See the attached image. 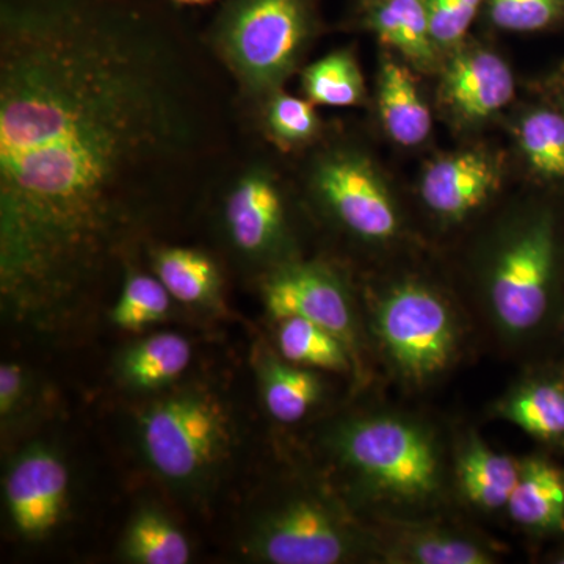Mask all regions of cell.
<instances>
[{
  "label": "cell",
  "instance_id": "obj_14",
  "mask_svg": "<svg viewBox=\"0 0 564 564\" xmlns=\"http://www.w3.org/2000/svg\"><path fill=\"white\" fill-rule=\"evenodd\" d=\"M147 252L152 273L165 285L173 300L195 307L220 306V265L206 251L158 243Z\"/></svg>",
  "mask_w": 564,
  "mask_h": 564
},
{
  "label": "cell",
  "instance_id": "obj_32",
  "mask_svg": "<svg viewBox=\"0 0 564 564\" xmlns=\"http://www.w3.org/2000/svg\"><path fill=\"white\" fill-rule=\"evenodd\" d=\"M177 6H207V3L214 2V0H172Z\"/></svg>",
  "mask_w": 564,
  "mask_h": 564
},
{
  "label": "cell",
  "instance_id": "obj_5",
  "mask_svg": "<svg viewBox=\"0 0 564 564\" xmlns=\"http://www.w3.org/2000/svg\"><path fill=\"white\" fill-rule=\"evenodd\" d=\"M215 192L218 232L245 269L265 274L296 259L288 195L269 162L234 161Z\"/></svg>",
  "mask_w": 564,
  "mask_h": 564
},
{
  "label": "cell",
  "instance_id": "obj_33",
  "mask_svg": "<svg viewBox=\"0 0 564 564\" xmlns=\"http://www.w3.org/2000/svg\"><path fill=\"white\" fill-rule=\"evenodd\" d=\"M375 2V0H364V6H369V3Z\"/></svg>",
  "mask_w": 564,
  "mask_h": 564
},
{
  "label": "cell",
  "instance_id": "obj_18",
  "mask_svg": "<svg viewBox=\"0 0 564 564\" xmlns=\"http://www.w3.org/2000/svg\"><path fill=\"white\" fill-rule=\"evenodd\" d=\"M519 473L521 462L492 451L474 434L463 444L456 463V478L463 496L485 511L507 508L518 485Z\"/></svg>",
  "mask_w": 564,
  "mask_h": 564
},
{
  "label": "cell",
  "instance_id": "obj_8",
  "mask_svg": "<svg viewBox=\"0 0 564 564\" xmlns=\"http://www.w3.org/2000/svg\"><path fill=\"white\" fill-rule=\"evenodd\" d=\"M306 187L315 204L344 232L383 243L400 231L399 207L369 158L355 148H325L311 161Z\"/></svg>",
  "mask_w": 564,
  "mask_h": 564
},
{
  "label": "cell",
  "instance_id": "obj_6",
  "mask_svg": "<svg viewBox=\"0 0 564 564\" xmlns=\"http://www.w3.org/2000/svg\"><path fill=\"white\" fill-rule=\"evenodd\" d=\"M373 332L393 370L411 384L443 375L458 351L459 329L444 296L417 281L397 282L378 299Z\"/></svg>",
  "mask_w": 564,
  "mask_h": 564
},
{
  "label": "cell",
  "instance_id": "obj_21",
  "mask_svg": "<svg viewBox=\"0 0 564 564\" xmlns=\"http://www.w3.org/2000/svg\"><path fill=\"white\" fill-rule=\"evenodd\" d=\"M259 380L267 411L281 423H296L321 402L322 380L313 369L267 352L259 364Z\"/></svg>",
  "mask_w": 564,
  "mask_h": 564
},
{
  "label": "cell",
  "instance_id": "obj_24",
  "mask_svg": "<svg viewBox=\"0 0 564 564\" xmlns=\"http://www.w3.org/2000/svg\"><path fill=\"white\" fill-rule=\"evenodd\" d=\"M278 323V352L285 361L336 373L355 370L356 358L347 345L317 323L300 317L282 318Z\"/></svg>",
  "mask_w": 564,
  "mask_h": 564
},
{
  "label": "cell",
  "instance_id": "obj_15",
  "mask_svg": "<svg viewBox=\"0 0 564 564\" xmlns=\"http://www.w3.org/2000/svg\"><path fill=\"white\" fill-rule=\"evenodd\" d=\"M386 562L410 564H489V545L445 527L403 525L393 529L386 544Z\"/></svg>",
  "mask_w": 564,
  "mask_h": 564
},
{
  "label": "cell",
  "instance_id": "obj_25",
  "mask_svg": "<svg viewBox=\"0 0 564 564\" xmlns=\"http://www.w3.org/2000/svg\"><path fill=\"white\" fill-rule=\"evenodd\" d=\"M254 110L258 111L263 137L281 151L307 147L322 131L315 104L307 98L289 95L282 88L263 99Z\"/></svg>",
  "mask_w": 564,
  "mask_h": 564
},
{
  "label": "cell",
  "instance_id": "obj_23",
  "mask_svg": "<svg viewBox=\"0 0 564 564\" xmlns=\"http://www.w3.org/2000/svg\"><path fill=\"white\" fill-rule=\"evenodd\" d=\"M121 554L135 564H185L191 562V543L184 532L162 510L143 507L133 514Z\"/></svg>",
  "mask_w": 564,
  "mask_h": 564
},
{
  "label": "cell",
  "instance_id": "obj_16",
  "mask_svg": "<svg viewBox=\"0 0 564 564\" xmlns=\"http://www.w3.org/2000/svg\"><path fill=\"white\" fill-rule=\"evenodd\" d=\"M378 111L386 132L402 147H417L432 132V113L411 70L386 57L378 73Z\"/></svg>",
  "mask_w": 564,
  "mask_h": 564
},
{
  "label": "cell",
  "instance_id": "obj_9",
  "mask_svg": "<svg viewBox=\"0 0 564 564\" xmlns=\"http://www.w3.org/2000/svg\"><path fill=\"white\" fill-rule=\"evenodd\" d=\"M554 261L551 217L529 223L499 252L489 276L488 300L494 322L505 336L518 339L543 322Z\"/></svg>",
  "mask_w": 564,
  "mask_h": 564
},
{
  "label": "cell",
  "instance_id": "obj_19",
  "mask_svg": "<svg viewBox=\"0 0 564 564\" xmlns=\"http://www.w3.org/2000/svg\"><path fill=\"white\" fill-rule=\"evenodd\" d=\"M507 511L525 529L564 533L563 470L536 456L522 459Z\"/></svg>",
  "mask_w": 564,
  "mask_h": 564
},
{
  "label": "cell",
  "instance_id": "obj_3",
  "mask_svg": "<svg viewBox=\"0 0 564 564\" xmlns=\"http://www.w3.org/2000/svg\"><path fill=\"white\" fill-rule=\"evenodd\" d=\"M326 445L352 486L381 502L422 507L443 488L440 447L433 434L411 419H345L329 432Z\"/></svg>",
  "mask_w": 564,
  "mask_h": 564
},
{
  "label": "cell",
  "instance_id": "obj_12",
  "mask_svg": "<svg viewBox=\"0 0 564 564\" xmlns=\"http://www.w3.org/2000/svg\"><path fill=\"white\" fill-rule=\"evenodd\" d=\"M499 184L496 163L480 151H463L430 163L421 181L423 203L445 221H462Z\"/></svg>",
  "mask_w": 564,
  "mask_h": 564
},
{
  "label": "cell",
  "instance_id": "obj_13",
  "mask_svg": "<svg viewBox=\"0 0 564 564\" xmlns=\"http://www.w3.org/2000/svg\"><path fill=\"white\" fill-rule=\"evenodd\" d=\"M514 76L499 55L470 50L448 63L443 77V96L456 117L485 121L503 110L514 98Z\"/></svg>",
  "mask_w": 564,
  "mask_h": 564
},
{
  "label": "cell",
  "instance_id": "obj_27",
  "mask_svg": "<svg viewBox=\"0 0 564 564\" xmlns=\"http://www.w3.org/2000/svg\"><path fill=\"white\" fill-rule=\"evenodd\" d=\"M173 296L154 273L143 272L135 262L126 269L120 295L110 311L115 325L140 332L161 322L172 311Z\"/></svg>",
  "mask_w": 564,
  "mask_h": 564
},
{
  "label": "cell",
  "instance_id": "obj_26",
  "mask_svg": "<svg viewBox=\"0 0 564 564\" xmlns=\"http://www.w3.org/2000/svg\"><path fill=\"white\" fill-rule=\"evenodd\" d=\"M304 98L315 106L352 107L366 98V84L355 55L334 51L303 70Z\"/></svg>",
  "mask_w": 564,
  "mask_h": 564
},
{
  "label": "cell",
  "instance_id": "obj_34",
  "mask_svg": "<svg viewBox=\"0 0 564 564\" xmlns=\"http://www.w3.org/2000/svg\"><path fill=\"white\" fill-rule=\"evenodd\" d=\"M558 563L564 564V555L560 556V558H558Z\"/></svg>",
  "mask_w": 564,
  "mask_h": 564
},
{
  "label": "cell",
  "instance_id": "obj_11",
  "mask_svg": "<svg viewBox=\"0 0 564 564\" xmlns=\"http://www.w3.org/2000/svg\"><path fill=\"white\" fill-rule=\"evenodd\" d=\"M69 470L57 452L35 444L10 464L6 502L11 525L28 540L47 536L66 511Z\"/></svg>",
  "mask_w": 564,
  "mask_h": 564
},
{
  "label": "cell",
  "instance_id": "obj_31",
  "mask_svg": "<svg viewBox=\"0 0 564 564\" xmlns=\"http://www.w3.org/2000/svg\"><path fill=\"white\" fill-rule=\"evenodd\" d=\"M32 378L28 370L17 362L0 366V419L11 422L31 402Z\"/></svg>",
  "mask_w": 564,
  "mask_h": 564
},
{
  "label": "cell",
  "instance_id": "obj_7",
  "mask_svg": "<svg viewBox=\"0 0 564 564\" xmlns=\"http://www.w3.org/2000/svg\"><path fill=\"white\" fill-rule=\"evenodd\" d=\"M245 554L272 564H337L358 558L366 538L343 511L311 492H291L252 521Z\"/></svg>",
  "mask_w": 564,
  "mask_h": 564
},
{
  "label": "cell",
  "instance_id": "obj_10",
  "mask_svg": "<svg viewBox=\"0 0 564 564\" xmlns=\"http://www.w3.org/2000/svg\"><path fill=\"white\" fill-rule=\"evenodd\" d=\"M262 300L274 321L300 317L339 337L356 358L355 311L347 285L332 267L293 259L262 274Z\"/></svg>",
  "mask_w": 564,
  "mask_h": 564
},
{
  "label": "cell",
  "instance_id": "obj_30",
  "mask_svg": "<svg viewBox=\"0 0 564 564\" xmlns=\"http://www.w3.org/2000/svg\"><path fill=\"white\" fill-rule=\"evenodd\" d=\"M485 0H426L437 50L456 46L466 36Z\"/></svg>",
  "mask_w": 564,
  "mask_h": 564
},
{
  "label": "cell",
  "instance_id": "obj_1",
  "mask_svg": "<svg viewBox=\"0 0 564 564\" xmlns=\"http://www.w3.org/2000/svg\"><path fill=\"white\" fill-rule=\"evenodd\" d=\"M218 63L132 0H0V299L90 313L234 163Z\"/></svg>",
  "mask_w": 564,
  "mask_h": 564
},
{
  "label": "cell",
  "instance_id": "obj_17",
  "mask_svg": "<svg viewBox=\"0 0 564 564\" xmlns=\"http://www.w3.org/2000/svg\"><path fill=\"white\" fill-rule=\"evenodd\" d=\"M364 7L367 28L384 46L399 51L419 68H432L437 46L430 29L426 0H375Z\"/></svg>",
  "mask_w": 564,
  "mask_h": 564
},
{
  "label": "cell",
  "instance_id": "obj_2",
  "mask_svg": "<svg viewBox=\"0 0 564 564\" xmlns=\"http://www.w3.org/2000/svg\"><path fill=\"white\" fill-rule=\"evenodd\" d=\"M317 32L314 0H225L206 50L252 109L284 87Z\"/></svg>",
  "mask_w": 564,
  "mask_h": 564
},
{
  "label": "cell",
  "instance_id": "obj_22",
  "mask_svg": "<svg viewBox=\"0 0 564 564\" xmlns=\"http://www.w3.org/2000/svg\"><path fill=\"white\" fill-rule=\"evenodd\" d=\"M499 417L547 443L564 441V381L532 380L505 395Z\"/></svg>",
  "mask_w": 564,
  "mask_h": 564
},
{
  "label": "cell",
  "instance_id": "obj_4",
  "mask_svg": "<svg viewBox=\"0 0 564 564\" xmlns=\"http://www.w3.org/2000/svg\"><path fill=\"white\" fill-rule=\"evenodd\" d=\"M137 437L152 473L181 496L215 488L236 445L231 410L218 393L185 388L140 415Z\"/></svg>",
  "mask_w": 564,
  "mask_h": 564
},
{
  "label": "cell",
  "instance_id": "obj_20",
  "mask_svg": "<svg viewBox=\"0 0 564 564\" xmlns=\"http://www.w3.org/2000/svg\"><path fill=\"white\" fill-rule=\"evenodd\" d=\"M192 361V344L176 333H161L126 348L117 373L133 391H161L174 383Z\"/></svg>",
  "mask_w": 564,
  "mask_h": 564
},
{
  "label": "cell",
  "instance_id": "obj_28",
  "mask_svg": "<svg viewBox=\"0 0 564 564\" xmlns=\"http://www.w3.org/2000/svg\"><path fill=\"white\" fill-rule=\"evenodd\" d=\"M518 141L538 176L564 181V113L552 109L530 111L519 122Z\"/></svg>",
  "mask_w": 564,
  "mask_h": 564
},
{
  "label": "cell",
  "instance_id": "obj_29",
  "mask_svg": "<svg viewBox=\"0 0 564 564\" xmlns=\"http://www.w3.org/2000/svg\"><path fill=\"white\" fill-rule=\"evenodd\" d=\"M489 20L507 32H538L564 17V0H485Z\"/></svg>",
  "mask_w": 564,
  "mask_h": 564
}]
</instances>
